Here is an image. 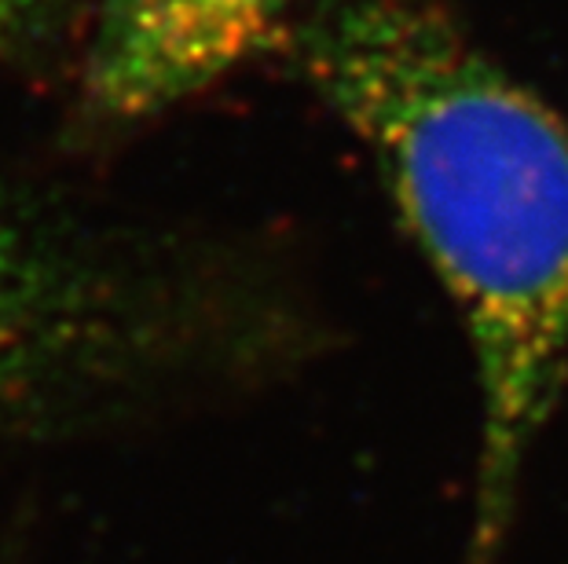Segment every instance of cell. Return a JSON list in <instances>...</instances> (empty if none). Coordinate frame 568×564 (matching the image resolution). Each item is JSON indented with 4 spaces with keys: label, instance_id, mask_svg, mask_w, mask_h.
I'll use <instances>...</instances> for the list:
<instances>
[{
    "label": "cell",
    "instance_id": "6da1fadb",
    "mask_svg": "<svg viewBox=\"0 0 568 564\" xmlns=\"http://www.w3.org/2000/svg\"><path fill=\"white\" fill-rule=\"evenodd\" d=\"M301 63L463 316L480 389L466 564H495L568 386V114L477 44L455 0H342L301 33Z\"/></svg>",
    "mask_w": 568,
    "mask_h": 564
},
{
    "label": "cell",
    "instance_id": "277c9868",
    "mask_svg": "<svg viewBox=\"0 0 568 564\" xmlns=\"http://www.w3.org/2000/svg\"><path fill=\"white\" fill-rule=\"evenodd\" d=\"M55 0H0V33L27 30L33 19H41Z\"/></svg>",
    "mask_w": 568,
    "mask_h": 564
},
{
    "label": "cell",
    "instance_id": "7a4b0ae2",
    "mask_svg": "<svg viewBox=\"0 0 568 564\" xmlns=\"http://www.w3.org/2000/svg\"><path fill=\"white\" fill-rule=\"evenodd\" d=\"M297 0H114L89 89L114 117L180 103L268 48Z\"/></svg>",
    "mask_w": 568,
    "mask_h": 564
},
{
    "label": "cell",
    "instance_id": "3957f363",
    "mask_svg": "<svg viewBox=\"0 0 568 564\" xmlns=\"http://www.w3.org/2000/svg\"><path fill=\"white\" fill-rule=\"evenodd\" d=\"M44 308V275L27 235L0 206V389L19 375Z\"/></svg>",
    "mask_w": 568,
    "mask_h": 564
}]
</instances>
